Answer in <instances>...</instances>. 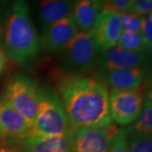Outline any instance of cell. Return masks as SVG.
I'll list each match as a JSON object with an SVG mask.
<instances>
[{
	"instance_id": "cell-1",
	"label": "cell",
	"mask_w": 152,
	"mask_h": 152,
	"mask_svg": "<svg viewBox=\"0 0 152 152\" xmlns=\"http://www.w3.org/2000/svg\"><path fill=\"white\" fill-rule=\"evenodd\" d=\"M57 94L72 131L113 125L107 87L94 76L65 73L58 80Z\"/></svg>"
},
{
	"instance_id": "cell-2",
	"label": "cell",
	"mask_w": 152,
	"mask_h": 152,
	"mask_svg": "<svg viewBox=\"0 0 152 152\" xmlns=\"http://www.w3.org/2000/svg\"><path fill=\"white\" fill-rule=\"evenodd\" d=\"M7 58L21 66L31 64L41 48V37L33 24L27 0H13L4 28Z\"/></svg>"
},
{
	"instance_id": "cell-3",
	"label": "cell",
	"mask_w": 152,
	"mask_h": 152,
	"mask_svg": "<svg viewBox=\"0 0 152 152\" xmlns=\"http://www.w3.org/2000/svg\"><path fill=\"white\" fill-rule=\"evenodd\" d=\"M72 132L57 92L49 88H40L37 111L26 137L63 136Z\"/></svg>"
},
{
	"instance_id": "cell-4",
	"label": "cell",
	"mask_w": 152,
	"mask_h": 152,
	"mask_svg": "<svg viewBox=\"0 0 152 152\" xmlns=\"http://www.w3.org/2000/svg\"><path fill=\"white\" fill-rule=\"evenodd\" d=\"M99 55L91 31H79L57 53L63 69L73 75H83L93 69Z\"/></svg>"
},
{
	"instance_id": "cell-5",
	"label": "cell",
	"mask_w": 152,
	"mask_h": 152,
	"mask_svg": "<svg viewBox=\"0 0 152 152\" xmlns=\"http://www.w3.org/2000/svg\"><path fill=\"white\" fill-rule=\"evenodd\" d=\"M39 91L40 87L32 78L17 74L7 82L0 98L21 114L31 125L37 111Z\"/></svg>"
},
{
	"instance_id": "cell-6",
	"label": "cell",
	"mask_w": 152,
	"mask_h": 152,
	"mask_svg": "<svg viewBox=\"0 0 152 152\" xmlns=\"http://www.w3.org/2000/svg\"><path fill=\"white\" fill-rule=\"evenodd\" d=\"M145 93L143 86L135 89H113L108 97L112 121L121 126L134 123L141 112Z\"/></svg>"
},
{
	"instance_id": "cell-7",
	"label": "cell",
	"mask_w": 152,
	"mask_h": 152,
	"mask_svg": "<svg viewBox=\"0 0 152 152\" xmlns=\"http://www.w3.org/2000/svg\"><path fill=\"white\" fill-rule=\"evenodd\" d=\"M118 130L113 124L75 129L71 134V152H107Z\"/></svg>"
},
{
	"instance_id": "cell-8",
	"label": "cell",
	"mask_w": 152,
	"mask_h": 152,
	"mask_svg": "<svg viewBox=\"0 0 152 152\" xmlns=\"http://www.w3.org/2000/svg\"><path fill=\"white\" fill-rule=\"evenodd\" d=\"M120 14L110 10H102L91 29L92 37L99 53L117 46L122 34Z\"/></svg>"
},
{
	"instance_id": "cell-9",
	"label": "cell",
	"mask_w": 152,
	"mask_h": 152,
	"mask_svg": "<svg viewBox=\"0 0 152 152\" xmlns=\"http://www.w3.org/2000/svg\"><path fill=\"white\" fill-rule=\"evenodd\" d=\"M30 128L27 120L0 98V145H20Z\"/></svg>"
},
{
	"instance_id": "cell-10",
	"label": "cell",
	"mask_w": 152,
	"mask_h": 152,
	"mask_svg": "<svg viewBox=\"0 0 152 152\" xmlns=\"http://www.w3.org/2000/svg\"><path fill=\"white\" fill-rule=\"evenodd\" d=\"M149 62V56L145 53H134L116 46L98 56L93 69L111 70L131 68L147 69Z\"/></svg>"
},
{
	"instance_id": "cell-11",
	"label": "cell",
	"mask_w": 152,
	"mask_h": 152,
	"mask_svg": "<svg viewBox=\"0 0 152 152\" xmlns=\"http://www.w3.org/2000/svg\"><path fill=\"white\" fill-rule=\"evenodd\" d=\"M79 32L72 14L42 29L41 48L47 53H57Z\"/></svg>"
},
{
	"instance_id": "cell-12",
	"label": "cell",
	"mask_w": 152,
	"mask_h": 152,
	"mask_svg": "<svg viewBox=\"0 0 152 152\" xmlns=\"http://www.w3.org/2000/svg\"><path fill=\"white\" fill-rule=\"evenodd\" d=\"M106 86L113 89H135L144 84L147 76L145 68L119 69L111 70L93 69V75Z\"/></svg>"
},
{
	"instance_id": "cell-13",
	"label": "cell",
	"mask_w": 152,
	"mask_h": 152,
	"mask_svg": "<svg viewBox=\"0 0 152 152\" xmlns=\"http://www.w3.org/2000/svg\"><path fill=\"white\" fill-rule=\"evenodd\" d=\"M71 134L26 137L18 145L26 152H71Z\"/></svg>"
},
{
	"instance_id": "cell-14",
	"label": "cell",
	"mask_w": 152,
	"mask_h": 152,
	"mask_svg": "<svg viewBox=\"0 0 152 152\" xmlns=\"http://www.w3.org/2000/svg\"><path fill=\"white\" fill-rule=\"evenodd\" d=\"M72 0H37L36 10L42 29L72 14Z\"/></svg>"
},
{
	"instance_id": "cell-15",
	"label": "cell",
	"mask_w": 152,
	"mask_h": 152,
	"mask_svg": "<svg viewBox=\"0 0 152 152\" xmlns=\"http://www.w3.org/2000/svg\"><path fill=\"white\" fill-rule=\"evenodd\" d=\"M102 10V0H75L73 4L72 15L79 31H91L98 15Z\"/></svg>"
},
{
	"instance_id": "cell-16",
	"label": "cell",
	"mask_w": 152,
	"mask_h": 152,
	"mask_svg": "<svg viewBox=\"0 0 152 152\" xmlns=\"http://www.w3.org/2000/svg\"><path fill=\"white\" fill-rule=\"evenodd\" d=\"M128 152H152V135L133 129H126Z\"/></svg>"
},
{
	"instance_id": "cell-17",
	"label": "cell",
	"mask_w": 152,
	"mask_h": 152,
	"mask_svg": "<svg viewBox=\"0 0 152 152\" xmlns=\"http://www.w3.org/2000/svg\"><path fill=\"white\" fill-rule=\"evenodd\" d=\"M135 124L130 126L136 131L150 134L152 133V93L151 89H147L145 93L144 102L140 113L134 122Z\"/></svg>"
},
{
	"instance_id": "cell-18",
	"label": "cell",
	"mask_w": 152,
	"mask_h": 152,
	"mask_svg": "<svg viewBox=\"0 0 152 152\" xmlns=\"http://www.w3.org/2000/svg\"><path fill=\"white\" fill-rule=\"evenodd\" d=\"M117 47L134 53H145L147 49L140 31H122Z\"/></svg>"
},
{
	"instance_id": "cell-19",
	"label": "cell",
	"mask_w": 152,
	"mask_h": 152,
	"mask_svg": "<svg viewBox=\"0 0 152 152\" xmlns=\"http://www.w3.org/2000/svg\"><path fill=\"white\" fill-rule=\"evenodd\" d=\"M145 15L131 11L120 14V22L123 31H140Z\"/></svg>"
},
{
	"instance_id": "cell-20",
	"label": "cell",
	"mask_w": 152,
	"mask_h": 152,
	"mask_svg": "<svg viewBox=\"0 0 152 152\" xmlns=\"http://www.w3.org/2000/svg\"><path fill=\"white\" fill-rule=\"evenodd\" d=\"M140 32L145 44L147 49V54L150 58H151L152 50V14L150 13L145 15L144 20L142 21L141 27Z\"/></svg>"
},
{
	"instance_id": "cell-21",
	"label": "cell",
	"mask_w": 152,
	"mask_h": 152,
	"mask_svg": "<svg viewBox=\"0 0 152 152\" xmlns=\"http://www.w3.org/2000/svg\"><path fill=\"white\" fill-rule=\"evenodd\" d=\"M103 10H110L118 14L130 11L132 0H102Z\"/></svg>"
},
{
	"instance_id": "cell-22",
	"label": "cell",
	"mask_w": 152,
	"mask_h": 152,
	"mask_svg": "<svg viewBox=\"0 0 152 152\" xmlns=\"http://www.w3.org/2000/svg\"><path fill=\"white\" fill-rule=\"evenodd\" d=\"M126 131V129H121L118 130L107 152H128Z\"/></svg>"
},
{
	"instance_id": "cell-23",
	"label": "cell",
	"mask_w": 152,
	"mask_h": 152,
	"mask_svg": "<svg viewBox=\"0 0 152 152\" xmlns=\"http://www.w3.org/2000/svg\"><path fill=\"white\" fill-rule=\"evenodd\" d=\"M152 0H132L130 11L142 15L151 13Z\"/></svg>"
},
{
	"instance_id": "cell-24",
	"label": "cell",
	"mask_w": 152,
	"mask_h": 152,
	"mask_svg": "<svg viewBox=\"0 0 152 152\" xmlns=\"http://www.w3.org/2000/svg\"><path fill=\"white\" fill-rule=\"evenodd\" d=\"M0 152H26L19 145H0Z\"/></svg>"
},
{
	"instance_id": "cell-25",
	"label": "cell",
	"mask_w": 152,
	"mask_h": 152,
	"mask_svg": "<svg viewBox=\"0 0 152 152\" xmlns=\"http://www.w3.org/2000/svg\"><path fill=\"white\" fill-rule=\"evenodd\" d=\"M6 61H7V56H6L5 50L3 45V42L0 41V74L4 69Z\"/></svg>"
},
{
	"instance_id": "cell-26",
	"label": "cell",
	"mask_w": 152,
	"mask_h": 152,
	"mask_svg": "<svg viewBox=\"0 0 152 152\" xmlns=\"http://www.w3.org/2000/svg\"><path fill=\"white\" fill-rule=\"evenodd\" d=\"M3 34H4V28L1 25V19H0V41H2L3 39Z\"/></svg>"
}]
</instances>
